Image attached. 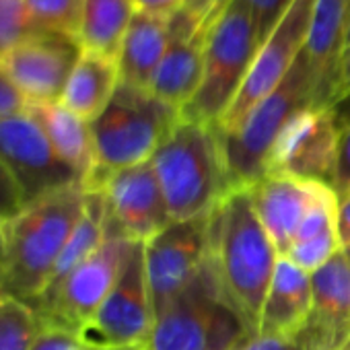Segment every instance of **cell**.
Masks as SVG:
<instances>
[{
    "mask_svg": "<svg viewBox=\"0 0 350 350\" xmlns=\"http://www.w3.org/2000/svg\"><path fill=\"white\" fill-rule=\"evenodd\" d=\"M278 258L280 254L260 223L247 188H233L208 215V264L252 334L258 332Z\"/></svg>",
    "mask_w": 350,
    "mask_h": 350,
    "instance_id": "cell-1",
    "label": "cell"
},
{
    "mask_svg": "<svg viewBox=\"0 0 350 350\" xmlns=\"http://www.w3.org/2000/svg\"><path fill=\"white\" fill-rule=\"evenodd\" d=\"M87 192L72 186L27 204L3 225V291L5 297L36 303L50 284L56 262L85 211Z\"/></svg>",
    "mask_w": 350,
    "mask_h": 350,
    "instance_id": "cell-2",
    "label": "cell"
},
{
    "mask_svg": "<svg viewBox=\"0 0 350 350\" xmlns=\"http://www.w3.org/2000/svg\"><path fill=\"white\" fill-rule=\"evenodd\" d=\"M171 221L208 215L233 190L217 126L180 118L150 159Z\"/></svg>",
    "mask_w": 350,
    "mask_h": 350,
    "instance_id": "cell-3",
    "label": "cell"
},
{
    "mask_svg": "<svg viewBox=\"0 0 350 350\" xmlns=\"http://www.w3.org/2000/svg\"><path fill=\"white\" fill-rule=\"evenodd\" d=\"M247 329L223 293L208 258L196 278L154 319L148 350H231Z\"/></svg>",
    "mask_w": 350,
    "mask_h": 350,
    "instance_id": "cell-4",
    "label": "cell"
},
{
    "mask_svg": "<svg viewBox=\"0 0 350 350\" xmlns=\"http://www.w3.org/2000/svg\"><path fill=\"white\" fill-rule=\"evenodd\" d=\"M180 118L178 109L157 99L150 91L120 83L109 105L91 122L97 163L85 188L107 173L150 161Z\"/></svg>",
    "mask_w": 350,
    "mask_h": 350,
    "instance_id": "cell-5",
    "label": "cell"
},
{
    "mask_svg": "<svg viewBox=\"0 0 350 350\" xmlns=\"http://www.w3.org/2000/svg\"><path fill=\"white\" fill-rule=\"evenodd\" d=\"M260 44L252 13L241 0H231L208 29L202 81L182 118L219 126L243 87Z\"/></svg>",
    "mask_w": 350,
    "mask_h": 350,
    "instance_id": "cell-6",
    "label": "cell"
},
{
    "mask_svg": "<svg viewBox=\"0 0 350 350\" xmlns=\"http://www.w3.org/2000/svg\"><path fill=\"white\" fill-rule=\"evenodd\" d=\"M317 107L315 79L303 56L297 58L282 83L264 97L233 130L223 134L221 144L233 188H247L264 178L266 159L293 116L305 107Z\"/></svg>",
    "mask_w": 350,
    "mask_h": 350,
    "instance_id": "cell-7",
    "label": "cell"
},
{
    "mask_svg": "<svg viewBox=\"0 0 350 350\" xmlns=\"http://www.w3.org/2000/svg\"><path fill=\"white\" fill-rule=\"evenodd\" d=\"M342 120L334 107H305L276 138L264 175L315 182L334 190Z\"/></svg>",
    "mask_w": 350,
    "mask_h": 350,
    "instance_id": "cell-8",
    "label": "cell"
},
{
    "mask_svg": "<svg viewBox=\"0 0 350 350\" xmlns=\"http://www.w3.org/2000/svg\"><path fill=\"white\" fill-rule=\"evenodd\" d=\"M152 325L154 311L146 282L144 243L130 241L113 288L89 325L81 329V336L91 348L146 346Z\"/></svg>",
    "mask_w": 350,
    "mask_h": 350,
    "instance_id": "cell-9",
    "label": "cell"
},
{
    "mask_svg": "<svg viewBox=\"0 0 350 350\" xmlns=\"http://www.w3.org/2000/svg\"><path fill=\"white\" fill-rule=\"evenodd\" d=\"M130 239L107 229L103 243L77 266L52 293L31 303L38 319L81 334L113 288Z\"/></svg>",
    "mask_w": 350,
    "mask_h": 350,
    "instance_id": "cell-10",
    "label": "cell"
},
{
    "mask_svg": "<svg viewBox=\"0 0 350 350\" xmlns=\"http://www.w3.org/2000/svg\"><path fill=\"white\" fill-rule=\"evenodd\" d=\"M0 161L13 178L25 206L54 192L83 186L79 175L60 159L27 111L0 118Z\"/></svg>",
    "mask_w": 350,
    "mask_h": 350,
    "instance_id": "cell-11",
    "label": "cell"
},
{
    "mask_svg": "<svg viewBox=\"0 0 350 350\" xmlns=\"http://www.w3.org/2000/svg\"><path fill=\"white\" fill-rule=\"evenodd\" d=\"M208 215L173 221L144 241V268L154 319L202 270L208 258Z\"/></svg>",
    "mask_w": 350,
    "mask_h": 350,
    "instance_id": "cell-12",
    "label": "cell"
},
{
    "mask_svg": "<svg viewBox=\"0 0 350 350\" xmlns=\"http://www.w3.org/2000/svg\"><path fill=\"white\" fill-rule=\"evenodd\" d=\"M313 3L315 0H295L276 27L266 36L243 87L217 126L223 134L233 132L243 122V118L291 72L305 44Z\"/></svg>",
    "mask_w": 350,
    "mask_h": 350,
    "instance_id": "cell-13",
    "label": "cell"
},
{
    "mask_svg": "<svg viewBox=\"0 0 350 350\" xmlns=\"http://www.w3.org/2000/svg\"><path fill=\"white\" fill-rule=\"evenodd\" d=\"M85 190L103 194L107 229L130 241L144 243L173 223L150 161L107 173Z\"/></svg>",
    "mask_w": 350,
    "mask_h": 350,
    "instance_id": "cell-14",
    "label": "cell"
},
{
    "mask_svg": "<svg viewBox=\"0 0 350 350\" xmlns=\"http://www.w3.org/2000/svg\"><path fill=\"white\" fill-rule=\"evenodd\" d=\"M81 52L83 48L75 40L36 33L15 46L0 60V66L27 103H56L62 99Z\"/></svg>",
    "mask_w": 350,
    "mask_h": 350,
    "instance_id": "cell-15",
    "label": "cell"
},
{
    "mask_svg": "<svg viewBox=\"0 0 350 350\" xmlns=\"http://www.w3.org/2000/svg\"><path fill=\"white\" fill-rule=\"evenodd\" d=\"M313 307L301 332L305 350H344L350 342V260L340 250L311 272Z\"/></svg>",
    "mask_w": 350,
    "mask_h": 350,
    "instance_id": "cell-16",
    "label": "cell"
},
{
    "mask_svg": "<svg viewBox=\"0 0 350 350\" xmlns=\"http://www.w3.org/2000/svg\"><path fill=\"white\" fill-rule=\"evenodd\" d=\"M206 36L208 29L186 11L171 17L169 46L148 91L180 113L200 87Z\"/></svg>",
    "mask_w": 350,
    "mask_h": 350,
    "instance_id": "cell-17",
    "label": "cell"
},
{
    "mask_svg": "<svg viewBox=\"0 0 350 350\" xmlns=\"http://www.w3.org/2000/svg\"><path fill=\"white\" fill-rule=\"evenodd\" d=\"M321 186L278 175H264L247 186L256 215L282 258L291 252L297 229Z\"/></svg>",
    "mask_w": 350,
    "mask_h": 350,
    "instance_id": "cell-18",
    "label": "cell"
},
{
    "mask_svg": "<svg viewBox=\"0 0 350 350\" xmlns=\"http://www.w3.org/2000/svg\"><path fill=\"white\" fill-rule=\"evenodd\" d=\"M350 0H315L301 56L315 79L317 107H332Z\"/></svg>",
    "mask_w": 350,
    "mask_h": 350,
    "instance_id": "cell-19",
    "label": "cell"
},
{
    "mask_svg": "<svg viewBox=\"0 0 350 350\" xmlns=\"http://www.w3.org/2000/svg\"><path fill=\"white\" fill-rule=\"evenodd\" d=\"M313 288L311 274L293 264L288 258H278L272 282L268 286L258 332L260 336H299L311 315Z\"/></svg>",
    "mask_w": 350,
    "mask_h": 350,
    "instance_id": "cell-20",
    "label": "cell"
},
{
    "mask_svg": "<svg viewBox=\"0 0 350 350\" xmlns=\"http://www.w3.org/2000/svg\"><path fill=\"white\" fill-rule=\"evenodd\" d=\"M25 111L40 124L60 159L72 167L85 188L95 171V140L91 122L79 118L60 101L56 103H27Z\"/></svg>",
    "mask_w": 350,
    "mask_h": 350,
    "instance_id": "cell-21",
    "label": "cell"
},
{
    "mask_svg": "<svg viewBox=\"0 0 350 350\" xmlns=\"http://www.w3.org/2000/svg\"><path fill=\"white\" fill-rule=\"evenodd\" d=\"M169 25L171 19L136 11L118 56L120 81L124 85L150 89L169 46Z\"/></svg>",
    "mask_w": 350,
    "mask_h": 350,
    "instance_id": "cell-22",
    "label": "cell"
},
{
    "mask_svg": "<svg viewBox=\"0 0 350 350\" xmlns=\"http://www.w3.org/2000/svg\"><path fill=\"white\" fill-rule=\"evenodd\" d=\"M116 58L83 50L66 83L60 103L87 122H95L120 87Z\"/></svg>",
    "mask_w": 350,
    "mask_h": 350,
    "instance_id": "cell-23",
    "label": "cell"
},
{
    "mask_svg": "<svg viewBox=\"0 0 350 350\" xmlns=\"http://www.w3.org/2000/svg\"><path fill=\"white\" fill-rule=\"evenodd\" d=\"M134 15L136 9L132 0H83L81 48L118 60Z\"/></svg>",
    "mask_w": 350,
    "mask_h": 350,
    "instance_id": "cell-24",
    "label": "cell"
},
{
    "mask_svg": "<svg viewBox=\"0 0 350 350\" xmlns=\"http://www.w3.org/2000/svg\"><path fill=\"white\" fill-rule=\"evenodd\" d=\"M25 7L40 33L62 36L79 42L83 0H25Z\"/></svg>",
    "mask_w": 350,
    "mask_h": 350,
    "instance_id": "cell-25",
    "label": "cell"
},
{
    "mask_svg": "<svg viewBox=\"0 0 350 350\" xmlns=\"http://www.w3.org/2000/svg\"><path fill=\"white\" fill-rule=\"evenodd\" d=\"M40 319L31 305L5 297L0 299V350H31Z\"/></svg>",
    "mask_w": 350,
    "mask_h": 350,
    "instance_id": "cell-26",
    "label": "cell"
},
{
    "mask_svg": "<svg viewBox=\"0 0 350 350\" xmlns=\"http://www.w3.org/2000/svg\"><path fill=\"white\" fill-rule=\"evenodd\" d=\"M36 33L40 31L27 15L25 0H0V60Z\"/></svg>",
    "mask_w": 350,
    "mask_h": 350,
    "instance_id": "cell-27",
    "label": "cell"
},
{
    "mask_svg": "<svg viewBox=\"0 0 350 350\" xmlns=\"http://www.w3.org/2000/svg\"><path fill=\"white\" fill-rule=\"evenodd\" d=\"M31 350H91V346L70 327L40 321Z\"/></svg>",
    "mask_w": 350,
    "mask_h": 350,
    "instance_id": "cell-28",
    "label": "cell"
},
{
    "mask_svg": "<svg viewBox=\"0 0 350 350\" xmlns=\"http://www.w3.org/2000/svg\"><path fill=\"white\" fill-rule=\"evenodd\" d=\"M241 3L252 13L258 27L260 42H264L266 36L276 27V23L284 17V13L291 9L295 0H241Z\"/></svg>",
    "mask_w": 350,
    "mask_h": 350,
    "instance_id": "cell-29",
    "label": "cell"
},
{
    "mask_svg": "<svg viewBox=\"0 0 350 350\" xmlns=\"http://www.w3.org/2000/svg\"><path fill=\"white\" fill-rule=\"evenodd\" d=\"M332 107L338 113H342L344 107H348V111H350V3H348L344 44H342V54H340V64H338V79H336Z\"/></svg>",
    "mask_w": 350,
    "mask_h": 350,
    "instance_id": "cell-30",
    "label": "cell"
},
{
    "mask_svg": "<svg viewBox=\"0 0 350 350\" xmlns=\"http://www.w3.org/2000/svg\"><path fill=\"white\" fill-rule=\"evenodd\" d=\"M350 190V111L342 118L340 138H338V163H336V180L334 192L342 196Z\"/></svg>",
    "mask_w": 350,
    "mask_h": 350,
    "instance_id": "cell-31",
    "label": "cell"
},
{
    "mask_svg": "<svg viewBox=\"0 0 350 350\" xmlns=\"http://www.w3.org/2000/svg\"><path fill=\"white\" fill-rule=\"evenodd\" d=\"M25 208L23 198L9 175L7 167L0 161V225H7Z\"/></svg>",
    "mask_w": 350,
    "mask_h": 350,
    "instance_id": "cell-32",
    "label": "cell"
},
{
    "mask_svg": "<svg viewBox=\"0 0 350 350\" xmlns=\"http://www.w3.org/2000/svg\"><path fill=\"white\" fill-rule=\"evenodd\" d=\"M231 350H305V348H303L301 334L299 336H260V334H250Z\"/></svg>",
    "mask_w": 350,
    "mask_h": 350,
    "instance_id": "cell-33",
    "label": "cell"
},
{
    "mask_svg": "<svg viewBox=\"0 0 350 350\" xmlns=\"http://www.w3.org/2000/svg\"><path fill=\"white\" fill-rule=\"evenodd\" d=\"M25 107H27L25 97L19 93V89L9 79L5 68L0 66V118L21 113V111H25Z\"/></svg>",
    "mask_w": 350,
    "mask_h": 350,
    "instance_id": "cell-34",
    "label": "cell"
},
{
    "mask_svg": "<svg viewBox=\"0 0 350 350\" xmlns=\"http://www.w3.org/2000/svg\"><path fill=\"white\" fill-rule=\"evenodd\" d=\"M231 3V0H188L186 3V13L194 17L198 23H202L206 29L217 21V17L223 13V9Z\"/></svg>",
    "mask_w": 350,
    "mask_h": 350,
    "instance_id": "cell-35",
    "label": "cell"
},
{
    "mask_svg": "<svg viewBox=\"0 0 350 350\" xmlns=\"http://www.w3.org/2000/svg\"><path fill=\"white\" fill-rule=\"evenodd\" d=\"M132 3H134V9L138 13L171 19V17L178 15L180 11L186 9L188 0H132Z\"/></svg>",
    "mask_w": 350,
    "mask_h": 350,
    "instance_id": "cell-36",
    "label": "cell"
},
{
    "mask_svg": "<svg viewBox=\"0 0 350 350\" xmlns=\"http://www.w3.org/2000/svg\"><path fill=\"white\" fill-rule=\"evenodd\" d=\"M338 235L340 243H350V190L338 196Z\"/></svg>",
    "mask_w": 350,
    "mask_h": 350,
    "instance_id": "cell-37",
    "label": "cell"
},
{
    "mask_svg": "<svg viewBox=\"0 0 350 350\" xmlns=\"http://www.w3.org/2000/svg\"><path fill=\"white\" fill-rule=\"evenodd\" d=\"M91 350H148L146 346H107V348H91Z\"/></svg>",
    "mask_w": 350,
    "mask_h": 350,
    "instance_id": "cell-38",
    "label": "cell"
},
{
    "mask_svg": "<svg viewBox=\"0 0 350 350\" xmlns=\"http://www.w3.org/2000/svg\"><path fill=\"white\" fill-rule=\"evenodd\" d=\"M0 284H3V237H0Z\"/></svg>",
    "mask_w": 350,
    "mask_h": 350,
    "instance_id": "cell-39",
    "label": "cell"
},
{
    "mask_svg": "<svg viewBox=\"0 0 350 350\" xmlns=\"http://www.w3.org/2000/svg\"><path fill=\"white\" fill-rule=\"evenodd\" d=\"M342 252L346 254V258L350 260V243H346V245H342Z\"/></svg>",
    "mask_w": 350,
    "mask_h": 350,
    "instance_id": "cell-40",
    "label": "cell"
},
{
    "mask_svg": "<svg viewBox=\"0 0 350 350\" xmlns=\"http://www.w3.org/2000/svg\"><path fill=\"white\" fill-rule=\"evenodd\" d=\"M344 350H350V342H348V344H346V348H344Z\"/></svg>",
    "mask_w": 350,
    "mask_h": 350,
    "instance_id": "cell-41",
    "label": "cell"
},
{
    "mask_svg": "<svg viewBox=\"0 0 350 350\" xmlns=\"http://www.w3.org/2000/svg\"><path fill=\"white\" fill-rule=\"evenodd\" d=\"M0 231H3V225H0Z\"/></svg>",
    "mask_w": 350,
    "mask_h": 350,
    "instance_id": "cell-42",
    "label": "cell"
},
{
    "mask_svg": "<svg viewBox=\"0 0 350 350\" xmlns=\"http://www.w3.org/2000/svg\"><path fill=\"white\" fill-rule=\"evenodd\" d=\"M0 299H3V293H0Z\"/></svg>",
    "mask_w": 350,
    "mask_h": 350,
    "instance_id": "cell-43",
    "label": "cell"
}]
</instances>
